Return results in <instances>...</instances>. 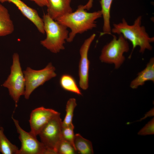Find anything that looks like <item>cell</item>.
<instances>
[{"instance_id": "cb8c5ba5", "label": "cell", "mask_w": 154, "mask_h": 154, "mask_svg": "<svg viewBox=\"0 0 154 154\" xmlns=\"http://www.w3.org/2000/svg\"><path fill=\"white\" fill-rule=\"evenodd\" d=\"M93 2V0H88L86 5H83L84 9L86 10H89L92 7Z\"/></svg>"}, {"instance_id": "52a82bcc", "label": "cell", "mask_w": 154, "mask_h": 154, "mask_svg": "<svg viewBox=\"0 0 154 154\" xmlns=\"http://www.w3.org/2000/svg\"><path fill=\"white\" fill-rule=\"evenodd\" d=\"M55 68L51 63L44 68L35 70L27 67L23 72L25 80V98L28 99L32 92L37 87L56 76Z\"/></svg>"}, {"instance_id": "ac0fdd59", "label": "cell", "mask_w": 154, "mask_h": 154, "mask_svg": "<svg viewBox=\"0 0 154 154\" xmlns=\"http://www.w3.org/2000/svg\"><path fill=\"white\" fill-rule=\"evenodd\" d=\"M19 150L18 147L7 138L3 128L0 126V152L2 154H18Z\"/></svg>"}, {"instance_id": "9a60e30c", "label": "cell", "mask_w": 154, "mask_h": 154, "mask_svg": "<svg viewBox=\"0 0 154 154\" xmlns=\"http://www.w3.org/2000/svg\"><path fill=\"white\" fill-rule=\"evenodd\" d=\"M113 0H100L101 11L103 19V33L102 35H111V28L110 23V11Z\"/></svg>"}, {"instance_id": "ba28073f", "label": "cell", "mask_w": 154, "mask_h": 154, "mask_svg": "<svg viewBox=\"0 0 154 154\" xmlns=\"http://www.w3.org/2000/svg\"><path fill=\"white\" fill-rule=\"evenodd\" d=\"M12 118L21 143L18 154H48L46 148L41 142L37 139V136L24 130L19 125L18 120L13 117Z\"/></svg>"}, {"instance_id": "5bb4252c", "label": "cell", "mask_w": 154, "mask_h": 154, "mask_svg": "<svg viewBox=\"0 0 154 154\" xmlns=\"http://www.w3.org/2000/svg\"><path fill=\"white\" fill-rule=\"evenodd\" d=\"M14 29L13 23L8 10L0 3V37L11 34Z\"/></svg>"}, {"instance_id": "7c38bea8", "label": "cell", "mask_w": 154, "mask_h": 154, "mask_svg": "<svg viewBox=\"0 0 154 154\" xmlns=\"http://www.w3.org/2000/svg\"><path fill=\"white\" fill-rule=\"evenodd\" d=\"M72 0H47V14L55 20L68 13L73 12L70 5Z\"/></svg>"}, {"instance_id": "ffe728a7", "label": "cell", "mask_w": 154, "mask_h": 154, "mask_svg": "<svg viewBox=\"0 0 154 154\" xmlns=\"http://www.w3.org/2000/svg\"><path fill=\"white\" fill-rule=\"evenodd\" d=\"M58 154H75L77 152L74 146L62 138L58 143L56 148Z\"/></svg>"}, {"instance_id": "9c48e42d", "label": "cell", "mask_w": 154, "mask_h": 154, "mask_svg": "<svg viewBox=\"0 0 154 154\" xmlns=\"http://www.w3.org/2000/svg\"><path fill=\"white\" fill-rule=\"evenodd\" d=\"M96 35L94 33L86 39L80 49V58L79 65V84L83 90H87L89 87V72L90 61L88 59V52Z\"/></svg>"}, {"instance_id": "d6986e66", "label": "cell", "mask_w": 154, "mask_h": 154, "mask_svg": "<svg viewBox=\"0 0 154 154\" xmlns=\"http://www.w3.org/2000/svg\"><path fill=\"white\" fill-rule=\"evenodd\" d=\"M77 106L75 98H70L67 101L66 106V114L64 119L62 121V127L67 126L73 124L72 123L74 110Z\"/></svg>"}, {"instance_id": "7402d4cb", "label": "cell", "mask_w": 154, "mask_h": 154, "mask_svg": "<svg viewBox=\"0 0 154 154\" xmlns=\"http://www.w3.org/2000/svg\"><path fill=\"white\" fill-rule=\"evenodd\" d=\"M154 134V118L153 117L141 129L138 133V134L139 135H145Z\"/></svg>"}, {"instance_id": "30bf717a", "label": "cell", "mask_w": 154, "mask_h": 154, "mask_svg": "<svg viewBox=\"0 0 154 154\" xmlns=\"http://www.w3.org/2000/svg\"><path fill=\"white\" fill-rule=\"evenodd\" d=\"M59 113L53 109L46 108L43 107H39L33 110L29 120L30 132L37 136L47 123Z\"/></svg>"}, {"instance_id": "2e32d148", "label": "cell", "mask_w": 154, "mask_h": 154, "mask_svg": "<svg viewBox=\"0 0 154 154\" xmlns=\"http://www.w3.org/2000/svg\"><path fill=\"white\" fill-rule=\"evenodd\" d=\"M74 145L77 153L80 154L94 153L92 142L79 133L75 135Z\"/></svg>"}, {"instance_id": "4fadbf2b", "label": "cell", "mask_w": 154, "mask_h": 154, "mask_svg": "<svg viewBox=\"0 0 154 154\" xmlns=\"http://www.w3.org/2000/svg\"><path fill=\"white\" fill-rule=\"evenodd\" d=\"M148 81L154 82V58H150L145 68L137 74V76L131 82L130 86L132 89L137 88Z\"/></svg>"}, {"instance_id": "5b68a950", "label": "cell", "mask_w": 154, "mask_h": 154, "mask_svg": "<svg viewBox=\"0 0 154 154\" xmlns=\"http://www.w3.org/2000/svg\"><path fill=\"white\" fill-rule=\"evenodd\" d=\"M2 86L8 89L9 95L17 106L21 96L24 95L25 86V78L17 53L13 55L10 74Z\"/></svg>"}, {"instance_id": "44dd1931", "label": "cell", "mask_w": 154, "mask_h": 154, "mask_svg": "<svg viewBox=\"0 0 154 154\" xmlns=\"http://www.w3.org/2000/svg\"><path fill=\"white\" fill-rule=\"evenodd\" d=\"M74 126L73 124L67 126L62 127V135L63 139L70 143L74 147Z\"/></svg>"}, {"instance_id": "6da1fadb", "label": "cell", "mask_w": 154, "mask_h": 154, "mask_svg": "<svg viewBox=\"0 0 154 154\" xmlns=\"http://www.w3.org/2000/svg\"><path fill=\"white\" fill-rule=\"evenodd\" d=\"M102 17L100 10L88 12L84 9L83 5H80L74 12L62 15L55 21L71 29L66 40L70 42L77 34L96 27V20Z\"/></svg>"}, {"instance_id": "8992f818", "label": "cell", "mask_w": 154, "mask_h": 154, "mask_svg": "<svg viewBox=\"0 0 154 154\" xmlns=\"http://www.w3.org/2000/svg\"><path fill=\"white\" fill-rule=\"evenodd\" d=\"M62 123L59 113L47 123L38 135L48 154H57V146L62 138Z\"/></svg>"}, {"instance_id": "e0dca14e", "label": "cell", "mask_w": 154, "mask_h": 154, "mask_svg": "<svg viewBox=\"0 0 154 154\" xmlns=\"http://www.w3.org/2000/svg\"><path fill=\"white\" fill-rule=\"evenodd\" d=\"M59 83L64 90L78 95H82L75 80L71 75L67 74H63L60 78Z\"/></svg>"}, {"instance_id": "8fae6325", "label": "cell", "mask_w": 154, "mask_h": 154, "mask_svg": "<svg viewBox=\"0 0 154 154\" xmlns=\"http://www.w3.org/2000/svg\"><path fill=\"white\" fill-rule=\"evenodd\" d=\"M5 2L14 4L22 14L34 24L40 32L43 34L45 33L43 19L36 10L28 6L21 0H0L1 3Z\"/></svg>"}, {"instance_id": "277c9868", "label": "cell", "mask_w": 154, "mask_h": 154, "mask_svg": "<svg viewBox=\"0 0 154 154\" xmlns=\"http://www.w3.org/2000/svg\"><path fill=\"white\" fill-rule=\"evenodd\" d=\"M118 38L113 35V39L102 48L100 59L103 62L113 64L115 68H119L124 62L125 58L124 53L129 50V43L121 35Z\"/></svg>"}, {"instance_id": "7a4b0ae2", "label": "cell", "mask_w": 154, "mask_h": 154, "mask_svg": "<svg viewBox=\"0 0 154 154\" xmlns=\"http://www.w3.org/2000/svg\"><path fill=\"white\" fill-rule=\"evenodd\" d=\"M142 17L138 16L132 25H129L123 18L121 22L114 23L111 32L118 35H121L127 40L131 42L133 48L129 56L130 58L134 49L140 47L139 52L143 53L146 50H151L152 46L151 43L154 41V37H150L146 31L145 27L141 25Z\"/></svg>"}, {"instance_id": "603a6c76", "label": "cell", "mask_w": 154, "mask_h": 154, "mask_svg": "<svg viewBox=\"0 0 154 154\" xmlns=\"http://www.w3.org/2000/svg\"><path fill=\"white\" fill-rule=\"evenodd\" d=\"M33 1L38 6L40 7L47 6V0H30Z\"/></svg>"}, {"instance_id": "3957f363", "label": "cell", "mask_w": 154, "mask_h": 154, "mask_svg": "<svg viewBox=\"0 0 154 154\" xmlns=\"http://www.w3.org/2000/svg\"><path fill=\"white\" fill-rule=\"evenodd\" d=\"M46 37L41 44L51 52L57 53L65 48L64 44L68 36L67 28L52 19L47 14L43 16Z\"/></svg>"}, {"instance_id": "d4e9b609", "label": "cell", "mask_w": 154, "mask_h": 154, "mask_svg": "<svg viewBox=\"0 0 154 154\" xmlns=\"http://www.w3.org/2000/svg\"><path fill=\"white\" fill-rule=\"evenodd\" d=\"M154 108L151 109L149 112H147L146 114L145 115V116L141 118L138 121H141V120L144 119L147 117H150L151 116H154Z\"/></svg>"}]
</instances>
